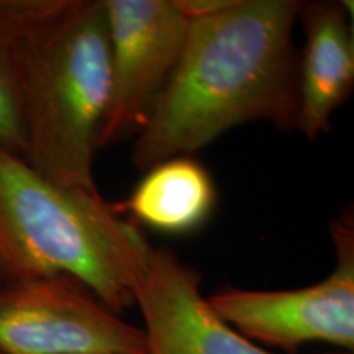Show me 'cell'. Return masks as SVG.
Masks as SVG:
<instances>
[{
	"label": "cell",
	"instance_id": "obj_12",
	"mask_svg": "<svg viewBox=\"0 0 354 354\" xmlns=\"http://www.w3.org/2000/svg\"><path fill=\"white\" fill-rule=\"evenodd\" d=\"M84 354H120V353H84Z\"/></svg>",
	"mask_w": 354,
	"mask_h": 354
},
{
	"label": "cell",
	"instance_id": "obj_10",
	"mask_svg": "<svg viewBox=\"0 0 354 354\" xmlns=\"http://www.w3.org/2000/svg\"><path fill=\"white\" fill-rule=\"evenodd\" d=\"M32 0H0V145L25 154V130L13 77V43L28 15Z\"/></svg>",
	"mask_w": 354,
	"mask_h": 354
},
{
	"label": "cell",
	"instance_id": "obj_8",
	"mask_svg": "<svg viewBox=\"0 0 354 354\" xmlns=\"http://www.w3.org/2000/svg\"><path fill=\"white\" fill-rule=\"evenodd\" d=\"M305 48L299 63L295 128L315 140L330 128L333 113L354 86V41L348 2L302 6Z\"/></svg>",
	"mask_w": 354,
	"mask_h": 354
},
{
	"label": "cell",
	"instance_id": "obj_9",
	"mask_svg": "<svg viewBox=\"0 0 354 354\" xmlns=\"http://www.w3.org/2000/svg\"><path fill=\"white\" fill-rule=\"evenodd\" d=\"M216 205V189L209 171L196 159L177 156L146 171L130 197L115 210L154 232L192 233L207 223Z\"/></svg>",
	"mask_w": 354,
	"mask_h": 354
},
{
	"label": "cell",
	"instance_id": "obj_11",
	"mask_svg": "<svg viewBox=\"0 0 354 354\" xmlns=\"http://www.w3.org/2000/svg\"><path fill=\"white\" fill-rule=\"evenodd\" d=\"M233 0H174L179 12L190 20L203 19L225 10Z\"/></svg>",
	"mask_w": 354,
	"mask_h": 354
},
{
	"label": "cell",
	"instance_id": "obj_3",
	"mask_svg": "<svg viewBox=\"0 0 354 354\" xmlns=\"http://www.w3.org/2000/svg\"><path fill=\"white\" fill-rule=\"evenodd\" d=\"M149 243L97 192L57 185L0 145V279L66 276L118 313Z\"/></svg>",
	"mask_w": 354,
	"mask_h": 354
},
{
	"label": "cell",
	"instance_id": "obj_4",
	"mask_svg": "<svg viewBox=\"0 0 354 354\" xmlns=\"http://www.w3.org/2000/svg\"><path fill=\"white\" fill-rule=\"evenodd\" d=\"M335 268L323 281L290 290L227 287L209 300L233 330L258 346L297 351L307 343L354 349V220L343 214L331 227Z\"/></svg>",
	"mask_w": 354,
	"mask_h": 354
},
{
	"label": "cell",
	"instance_id": "obj_5",
	"mask_svg": "<svg viewBox=\"0 0 354 354\" xmlns=\"http://www.w3.org/2000/svg\"><path fill=\"white\" fill-rule=\"evenodd\" d=\"M110 91L99 151L135 138L183 51L189 20L174 0H104Z\"/></svg>",
	"mask_w": 354,
	"mask_h": 354
},
{
	"label": "cell",
	"instance_id": "obj_7",
	"mask_svg": "<svg viewBox=\"0 0 354 354\" xmlns=\"http://www.w3.org/2000/svg\"><path fill=\"white\" fill-rule=\"evenodd\" d=\"M131 295L146 354H276L221 320L202 295L201 274L171 251L146 246Z\"/></svg>",
	"mask_w": 354,
	"mask_h": 354
},
{
	"label": "cell",
	"instance_id": "obj_1",
	"mask_svg": "<svg viewBox=\"0 0 354 354\" xmlns=\"http://www.w3.org/2000/svg\"><path fill=\"white\" fill-rule=\"evenodd\" d=\"M302 6L233 0L215 15L190 20L169 81L133 140V166L148 171L187 156L251 122L295 128L299 63L292 32Z\"/></svg>",
	"mask_w": 354,
	"mask_h": 354
},
{
	"label": "cell",
	"instance_id": "obj_2",
	"mask_svg": "<svg viewBox=\"0 0 354 354\" xmlns=\"http://www.w3.org/2000/svg\"><path fill=\"white\" fill-rule=\"evenodd\" d=\"M12 64L24 159L51 183L97 192L92 167L110 91L104 0H32Z\"/></svg>",
	"mask_w": 354,
	"mask_h": 354
},
{
	"label": "cell",
	"instance_id": "obj_6",
	"mask_svg": "<svg viewBox=\"0 0 354 354\" xmlns=\"http://www.w3.org/2000/svg\"><path fill=\"white\" fill-rule=\"evenodd\" d=\"M146 354L141 328L66 276L0 286V354Z\"/></svg>",
	"mask_w": 354,
	"mask_h": 354
}]
</instances>
